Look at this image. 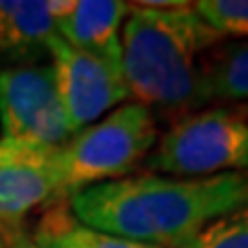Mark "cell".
I'll return each instance as SVG.
<instances>
[{"label":"cell","mask_w":248,"mask_h":248,"mask_svg":"<svg viewBox=\"0 0 248 248\" xmlns=\"http://www.w3.org/2000/svg\"><path fill=\"white\" fill-rule=\"evenodd\" d=\"M246 200L248 172L212 177L136 172L83 188L67 207L76 221L97 232L177 248Z\"/></svg>","instance_id":"cell-1"},{"label":"cell","mask_w":248,"mask_h":248,"mask_svg":"<svg viewBox=\"0 0 248 248\" xmlns=\"http://www.w3.org/2000/svg\"><path fill=\"white\" fill-rule=\"evenodd\" d=\"M221 42L225 39L195 14L193 2L170 12L129 5L122 26V76L131 101L177 120L207 108L204 55Z\"/></svg>","instance_id":"cell-2"},{"label":"cell","mask_w":248,"mask_h":248,"mask_svg":"<svg viewBox=\"0 0 248 248\" xmlns=\"http://www.w3.org/2000/svg\"><path fill=\"white\" fill-rule=\"evenodd\" d=\"M156 120L147 106L126 101L74 133L55 150L58 200L69 202L83 188L136 175L161 136Z\"/></svg>","instance_id":"cell-3"},{"label":"cell","mask_w":248,"mask_h":248,"mask_svg":"<svg viewBox=\"0 0 248 248\" xmlns=\"http://www.w3.org/2000/svg\"><path fill=\"white\" fill-rule=\"evenodd\" d=\"M142 168L172 177L248 172V104H216L172 122Z\"/></svg>","instance_id":"cell-4"},{"label":"cell","mask_w":248,"mask_h":248,"mask_svg":"<svg viewBox=\"0 0 248 248\" xmlns=\"http://www.w3.org/2000/svg\"><path fill=\"white\" fill-rule=\"evenodd\" d=\"M71 131L51 62L0 69V138L58 150Z\"/></svg>","instance_id":"cell-5"},{"label":"cell","mask_w":248,"mask_h":248,"mask_svg":"<svg viewBox=\"0 0 248 248\" xmlns=\"http://www.w3.org/2000/svg\"><path fill=\"white\" fill-rule=\"evenodd\" d=\"M48 62L71 131L76 133L126 101H131L122 69L78 51L55 35L48 44Z\"/></svg>","instance_id":"cell-6"},{"label":"cell","mask_w":248,"mask_h":248,"mask_svg":"<svg viewBox=\"0 0 248 248\" xmlns=\"http://www.w3.org/2000/svg\"><path fill=\"white\" fill-rule=\"evenodd\" d=\"M58 202L55 150L0 138V241L7 246L28 232L30 214Z\"/></svg>","instance_id":"cell-7"},{"label":"cell","mask_w":248,"mask_h":248,"mask_svg":"<svg viewBox=\"0 0 248 248\" xmlns=\"http://www.w3.org/2000/svg\"><path fill=\"white\" fill-rule=\"evenodd\" d=\"M129 2L122 0H74L67 14L55 18L58 37L78 51L122 69V26Z\"/></svg>","instance_id":"cell-8"},{"label":"cell","mask_w":248,"mask_h":248,"mask_svg":"<svg viewBox=\"0 0 248 248\" xmlns=\"http://www.w3.org/2000/svg\"><path fill=\"white\" fill-rule=\"evenodd\" d=\"M55 35L48 0H0V69L48 62Z\"/></svg>","instance_id":"cell-9"},{"label":"cell","mask_w":248,"mask_h":248,"mask_svg":"<svg viewBox=\"0 0 248 248\" xmlns=\"http://www.w3.org/2000/svg\"><path fill=\"white\" fill-rule=\"evenodd\" d=\"M30 237L42 248H161L145 241L92 230L71 216L67 202L51 204L48 209H44L35 228L30 230Z\"/></svg>","instance_id":"cell-10"},{"label":"cell","mask_w":248,"mask_h":248,"mask_svg":"<svg viewBox=\"0 0 248 248\" xmlns=\"http://www.w3.org/2000/svg\"><path fill=\"white\" fill-rule=\"evenodd\" d=\"M207 104H248V42H221L204 55Z\"/></svg>","instance_id":"cell-11"},{"label":"cell","mask_w":248,"mask_h":248,"mask_svg":"<svg viewBox=\"0 0 248 248\" xmlns=\"http://www.w3.org/2000/svg\"><path fill=\"white\" fill-rule=\"evenodd\" d=\"M177 248H248V200L223 214Z\"/></svg>","instance_id":"cell-12"},{"label":"cell","mask_w":248,"mask_h":248,"mask_svg":"<svg viewBox=\"0 0 248 248\" xmlns=\"http://www.w3.org/2000/svg\"><path fill=\"white\" fill-rule=\"evenodd\" d=\"M193 9L223 39L248 42V0H195Z\"/></svg>","instance_id":"cell-13"},{"label":"cell","mask_w":248,"mask_h":248,"mask_svg":"<svg viewBox=\"0 0 248 248\" xmlns=\"http://www.w3.org/2000/svg\"><path fill=\"white\" fill-rule=\"evenodd\" d=\"M136 9H154V12H170V9H186L191 7L188 0H138L129 2Z\"/></svg>","instance_id":"cell-14"},{"label":"cell","mask_w":248,"mask_h":248,"mask_svg":"<svg viewBox=\"0 0 248 248\" xmlns=\"http://www.w3.org/2000/svg\"><path fill=\"white\" fill-rule=\"evenodd\" d=\"M7 248H42V246L32 241L30 232H23V234H18V237H14V239L9 241Z\"/></svg>","instance_id":"cell-15"},{"label":"cell","mask_w":248,"mask_h":248,"mask_svg":"<svg viewBox=\"0 0 248 248\" xmlns=\"http://www.w3.org/2000/svg\"><path fill=\"white\" fill-rule=\"evenodd\" d=\"M0 248H7V246H5V244H2V241H0Z\"/></svg>","instance_id":"cell-16"}]
</instances>
